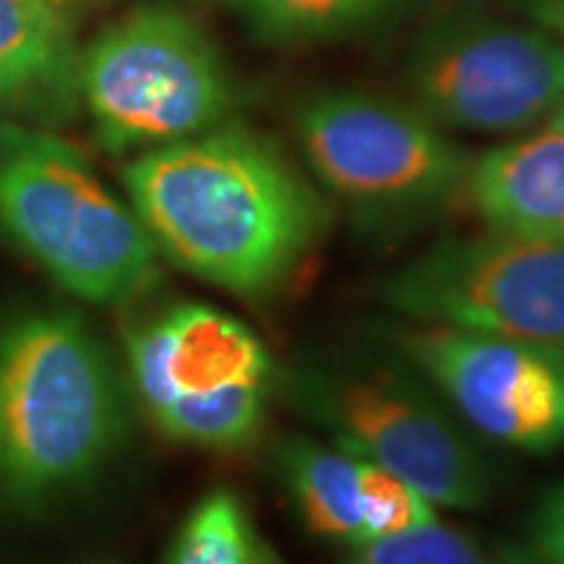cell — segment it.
<instances>
[{"instance_id":"30bf717a","label":"cell","mask_w":564,"mask_h":564,"mask_svg":"<svg viewBox=\"0 0 564 564\" xmlns=\"http://www.w3.org/2000/svg\"><path fill=\"white\" fill-rule=\"evenodd\" d=\"M390 345L474 434L531 455L564 447V352L415 322Z\"/></svg>"},{"instance_id":"44dd1931","label":"cell","mask_w":564,"mask_h":564,"mask_svg":"<svg viewBox=\"0 0 564 564\" xmlns=\"http://www.w3.org/2000/svg\"><path fill=\"white\" fill-rule=\"evenodd\" d=\"M76 564H118L112 560H87V562H76Z\"/></svg>"},{"instance_id":"e0dca14e","label":"cell","mask_w":564,"mask_h":564,"mask_svg":"<svg viewBox=\"0 0 564 564\" xmlns=\"http://www.w3.org/2000/svg\"><path fill=\"white\" fill-rule=\"evenodd\" d=\"M528 544L539 564H564V478L535 502L528 520Z\"/></svg>"},{"instance_id":"8fae6325","label":"cell","mask_w":564,"mask_h":564,"mask_svg":"<svg viewBox=\"0 0 564 564\" xmlns=\"http://www.w3.org/2000/svg\"><path fill=\"white\" fill-rule=\"evenodd\" d=\"M274 465L301 525L329 544L364 546L436 520V507L405 478L333 442L288 436Z\"/></svg>"},{"instance_id":"8992f818","label":"cell","mask_w":564,"mask_h":564,"mask_svg":"<svg viewBox=\"0 0 564 564\" xmlns=\"http://www.w3.org/2000/svg\"><path fill=\"white\" fill-rule=\"evenodd\" d=\"M131 398L162 436L204 453H243L262 440L280 366L249 324L178 301L123 335Z\"/></svg>"},{"instance_id":"9a60e30c","label":"cell","mask_w":564,"mask_h":564,"mask_svg":"<svg viewBox=\"0 0 564 564\" xmlns=\"http://www.w3.org/2000/svg\"><path fill=\"white\" fill-rule=\"evenodd\" d=\"M408 0H236L259 37L274 45L337 40L377 24Z\"/></svg>"},{"instance_id":"5bb4252c","label":"cell","mask_w":564,"mask_h":564,"mask_svg":"<svg viewBox=\"0 0 564 564\" xmlns=\"http://www.w3.org/2000/svg\"><path fill=\"white\" fill-rule=\"evenodd\" d=\"M162 564H291L232 489H212L173 533Z\"/></svg>"},{"instance_id":"7a4b0ae2","label":"cell","mask_w":564,"mask_h":564,"mask_svg":"<svg viewBox=\"0 0 564 564\" xmlns=\"http://www.w3.org/2000/svg\"><path fill=\"white\" fill-rule=\"evenodd\" d=\"M131 390L108 343L70 308L0 329V499L34 510L121 453Z\"/></svg>"},{"instance_id":"6da1fadb","label":"cell","mask_w":564,"mask_h":564,"mask_svg":"<svg viewBox=\"0 0 564 564\" xmlns=\"http://www.w3.org/2000/svg\"><path fill=\"white\" fill-rule=\"evenodd\" d=\"M123 183L160 257L251 303L285 293L333 223L291 154L232 118L137 154Z\"/></svg>"},{"instance_id":"ba28073f","label":"cell","mask_w":564,"mask_h":564,"mask_svg":"<svg viewBox=\"0 0 564 564\" xmlns=\"http://www.w3.org/2000/svg\"><path fill=\"white\" fill-rule=\"evenodd\" d=\"M377 299L408 322L564 352V241L499 230L442 238L384 274Z\"/></svg>"},{"instance_id":"9c48e42d","label":"cell","mask_w":564,"mask_h":564,"mask_svg":"<svg viewBox=\"0 0 564 564\" xmlns=\"http://www.w3.org/2000/svg\"><path fill=\"white\" fill-rule=\"evenodd\" d=\"M405 87L442 129L528 131L564 102V40L539 24L440 19L411 47Z\"/></svg>"},{"instance_id":"ffe728a7","label":"cell","mask_w":564,"mask_h":564,"mask_svg":"<svg viewBox=\"0 0 564 564\" xmlns=\"http://www.w3.org/2000/svg\"><path fill=\"white\" fill-rule=\"evenodd\" d=\"M55 3H100V0H55Z\"/></svg>"},{"instance_id":"3957f363","label":"cell","mask_w":564,"mask_h":564,"mask_svg":"<svg viewBox=\"0 0 564 564\" xmlns=\"http://www.w3.org/2000/svg\"><path fill=\"white\" fill-rule=\"evenodd\" d=\"M0 232L55 285L126 306L160 282V253L131 204L58 133L0 121Z\"/></svg>"},{"instance_id":"5b68a950","label":"cell","mask_w":564,"mask_h":564,"mask_svg":"<svg viewBox=\"0 0 564 564\" xmlns=\"http://www.w3.org/2000/svg\"><path fill=\"white\" fill-rule=\"evenodd\" d=\"M293 129L314 178L371 236L421 228L465 196L474 160L413 102L322 89L301 100Z\"/></svg>"},{"instance_id":"2e32d148","label":"cell","mask_w":564,"mask_h":564,"mask_svg":"<svg viewBox=\"0 0 564 564\" xmlns=\"http://www.w3.org/2000/svg\"><path fill=\"white\" fill-rule=\"evenodd\" d=\"M343 564H539L531 552L512 549L489 535L432 523L352 546Z\"/></svg>"},{"instance_id":"7c38bea8","label":"cell","mask_w":564,"mask_h":564,"mask_svg":"<svg viewBox=\"0 0 564 564\" xmlns=\"http://www.w3.org/2000/svg\"><path fill=\"white\" fill-rule=\"evenodd\" d=\"M82 51L55 0H0V118L63 123L79 110Z\"/></svg>"},{"instance_id":"277c9868","label":"cell","mask_w":564,"mask_h":564,"mask_svg":"<svg viewBox=\"0 0 564 564\" xmlns=\"http://www.w3.org/2000/svg\"><path fill=\"white\" fill-rule=\"evenodd\" d=\"M280 387L329 442L405 478L434 507L484 510L497 497V468L474 432L398 352L312 358Z\"/></svg>"},{"instance_id":"ac0fdd59","label":"cell","mask_w":564,"mask_h":564,"mask_svg":"<svg viewBox=\"0 0 564 564\" xmlns=\"http://www.w3.org/2000/svg\"><path fill=\"white\" fill-rule=\"evenodd\" d=\"M525 11L533 24L564 40V0H528Z\"/></svg>"},{"instance_id":"d6986e66","label":"cell","mask_w":564,"mask_h":564,"mask_svg":"<svg viewBox=\"0 0 564 564\" xmlns=\"http://www.w3.org/2000/svg\"><path fill=\"white\" fill-rule=\"evenodd\" d=\"M546 123H549V129H552V131H562L564 133V102L554 110V116L549 118Z\"/></svg>"},{"instance_id":"4fadbf2b","label":"cell","mask_w":564,"mask_h":564,"mask_svg":"<svg viewBox=\"0 0 564 564\" xmlns=\"http://www.w3.org/2000/svg\"><path fill=\"white\" fill-rule=\"evenodd\" d=\"M465 199L489 230L564 241V133L549 129L481 154Z\"/></svg>"},{"instance_id":"52a82bcc","label":"cell","mask_w":564,"mask_h":564,"mask_svg":"<svg viewBox=\"0 0 564 564\" xmlns=\"http://www.w3.org/2000/svg\"><path fill=\"white\" fill-rule=\"evenodd\" d=\"M79 95L110 154L150 152L228 123L236 84L220 51L175 6H139L82 53Z\"/></svg>"}]
</instances>
